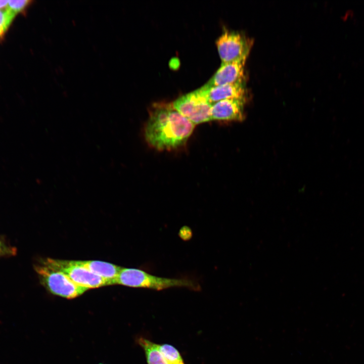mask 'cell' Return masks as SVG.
Instances as JSON below:
<instances>
[{
    "instance_id": "obj_1",
    "label": "cell",
    "mask_w": 364,
    "mask_h": 364,
    "mask_svg": "<svg viewBox=\"0 0 364 364\" xmlns=\"http://www.w3.org/2000/svg\"><path fill=\"white\" fill-rule=\"evenodd\" d=\"M195 126L172 103H155L149 112L144 135L151 147L159 151H170L185 145Z\"/></svg>"
},
{
    "instance_id": "obj_2",
    "label": "cell",
    "mask_w": 364,
    "mask_h": 364,
    "mask_svg": "<svg viewBox=\"0 0 364 364\" xmlns=\"http://www.w3.org/2000/svg\"><path fill=\"white\" fill-rule=\"evenodd\" d=\"M115 284L157 291L172 288H185L196 291L201 290L199 283L192 279L161 277L140 269L126 267H121Z\"/></svg>"
},
{
    "instance_id": "obj_3",
    "label": "cell",
    "mask_w": 364,
    "mask_h": 364,
    "mask_svg": "<svg viewBox=\"0 0 364 364\" xmlns=\"http://www.w3.org/2000/svg\"><path fill=\"white\" fill-rule=\"evenodd\" d=\"M34 268L41 283L55 295L72 299L88 290L76 285L65 274L52 267L43 260L37 264Z\"/></svg>"
},
{
    "instance_id": "obj_4",
    "label": "cell",
    "mask_w": 364,
    "mask_h": 364,
    "mask_svg": "<svg viewBox=\"0 0 364 364\" xmlns=\"http://www.w3.org/2000/svg\"><path fill=\"white\" fill-rule=\"evenodd\" d=\"M173 107L195 125L211 120L210 103L204 92L198 88L177 98Z\"/></svg>"
},
{
    "instance_id": "obj_5",
    "label": "cell",
    "mask_w": 364,
    "mask_h": 364,
    "mask_svg": "<svg viewBox=\"0 0 364 364\" xmlns=\"http://www.w3.org/2000/svg\"><path fill=\"white\" fill-rule=\"evenodd\" d=\"M216 44L222 63H245L253 40L239 32L226 30L216 40Z\"/></svg>"
},
{
    "instance_id": "obj_6",
    "label": "cell",
    "mask_w": 364,
    "mask_h": 364,
    "mask_svg": "<svg viewBox=\"0 0 364 364\" xmlns=\"http://www.w3.org/2000/svg\"><path fill=\"white\" fill-rule=\"evenodd\" d=\"M43 261L52 267L65 274L76 285L88 290L108 285L105 280L89 271L80 264L78 260L47 258Z\"/></svg>"
},
{
    "instance_id": "obj_7",
    "label": "cell",
    "mask_w": 364,
    "mask_h": 364,
    "mask_svg": "<svg viewBox=\"0 0 364 364\" xmlns=\"http://www.w3.org/2000/svg\"><path fill=\"white\" fill-rule=\"evenodd\" d=\"M246 98L222 100L213 104L211 120L243 121Z\"/></svg>"
},
{
    "instance_id": "obj_8",
    "label": "cell",
    "mask_w": 364,
    "mask_h": 364,
    "mask_svg": "<svg viewBox=\"0 0 364 364\" xmlns=\"http://www.w3.org/2000/svg\"><path fill=\"white\" fill-rule=\"evenodd\" d=\"M245 62H232L222 63L212 77L202 87H212L243 82Z\"/></svg>"
},
{
    "instance_id": "obj_9",
    "label": "cell",
    "mask_w": 364,
    "mask_h": 364,
    "mask_svg": "<svg viewBox=\"0 0 364 364\" xmlns=\"http://www.w3.org/2000/svg\"><path fill=\"white\" fill-rule=\"evenodd\" d=\"M200 88L208 101L213 104L218 101L231 98H246V91L243 82L221 85L209 88Z\"/></svg>"
},
{
    "instance_id": "obj_10",
    "label": "cell",
    "mask_w": 364,
    "mask_h": 364,
    "mask_svg": "<svg viewBox=\"0 0 364 364\" xmlns=\"http://www.w3.org/2000/svg\"><path fill=\"white\" fill-rule=\"evenodd\" d=\"M80 264L94 275L103 278L108 285L115 284L121 269L114 264L98 260H78Z\"/></svg>"
},
{
    "instance_id": "obj_11",
    "label": "cell",
    "mask_w": 364,
    "mask_h": 364,
    "mask_svg": "<svg viewBox=\"0 0 364 364\" xmlns=\"http://www.w3.org/2000/svg\"><path fill=\"white\" fill-rule=\"evenodd\" d=\"M136 342L145 352L147 364H170L159 349L158 344L143 337H138Z\"/></svg>"
},
{
    "instance_id": "obj_12",
    "label": "cell",
    "mask_w": 364,
    "mask_h": 364,
    "mask_svg": "<svg viewBox=\"0 0 364 364\" xmlns=\"http://www.w3.org/2000/svg\"><path fill=\"white\" fill-rule=\"evenodd\" d=\"M158 348L170 364H185L180 352L173 346L168 344H158Z\"/></svg>"
},
{
    "instance_id": "obj_13",
    "label": "cell",
    "mask_w": 364,
    "mask_h": 364,
    "mask_svg": "<svg viewBox=\"0 0 364 364\" xmlns=\"http://www.w3.org/2000/svg\"><path fill=\"white\" fill-rule=\"evenodd\" d=\"M15 16L7 9L0 10V36L7 30Z\"/></svg>"
},
{
    "instance_id": "obj_14",
    "label": "cell",
    "mask_w": 364,
    "mask_h": 364,
    "mask_svg": "<svg viewBox=\"0 0 364 364\" xmlns=\"http://www.w3.org/2000/svg\"><path fill=\"white\" fill-rule=\"evenodd\" d=\"M31 3V1H8L7 9L16 15L17 13L24 10Z\"/></svg>"
},
{
    "instance_id": "obj_15",
    "label": "cell",
    "mask_w": 364,
    "mask_h": 364,
    "mask_svg": "<svg viewBox=\"0 0 364 364\" xmlns=\"http://www.w3.org/2000/svg\"><path fill=\"white\" fill-rule=\"evenodd\" d=\"M179 236L182 239L187 240L190 239L192 236V233L190 229L187 226H184L181 228L179 231Z\"/></svg>"
},
{
    "instance_id": "obj_16",
    "label": "cell",
    "mask_w": 364,
    "mask_h": 364,
    "mask_svg": "<svg viewBox=\"0 0 364 364\" xmlns=\"http://www.w3.org/2000/svg\"><path fill=\"white\" fill-rule=\"evenodd\" d=\"M9 251L7 247L0 241V255L4 254Z\"/></svg>"
},
{
    "instance_id": "obj_17",
    "label": "cell",
    "mask_w": 364,
    "mask_h": 364,
    "mask_svg": "<svg viewBox=\"0 0 364 364\" xmlns=\"http://www.w3.org/2000/svg\"><path fill=\"white\" fill-rule=\"evenodd\" d=\"M8 1H0V10L5 7H7Z\"/></svg>"
},
{
    "instance_id": "obj_18",
    "label": "cell",
    "mask_w": 364,
    "mask_h": 364,
    "mask_svg": "<svg viewBox=\"0 0 364 364\" xmlns=\"http://www.w3.org/2000/svg\"><path fill=\"white\" fill-rule=\"evenodd\" d=\"M99 364H104V363H99Z\"/></svg>"
}]
</instances>
